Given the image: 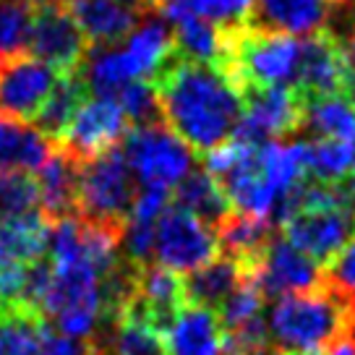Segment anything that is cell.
<instances>
[{"label":"cell","mask_w":355,"mask_h":355,"mask_svg":"<svg viewBox=\"0 0 355 355\" xmlns=\"http://www.w3.org/2000/svg\"><path fill=\"white\" fill-rule=\"evenodd\" d=\"M167 128L196 155H209L230 141L243 112V92L222 68L173 55L152 81Z\"/></svg>","instance_id":"obj_1"},{"label":"cell","mask_w":355,"mask_h":355,"mask_svg":"<svg viewBox=\"0 0 355 355\" xmlns=\"http://www.w3.org/2000/svg\"><path fill=\"white\" fill-rule=\"evenodd\" d=\"M269 343L279 355H327L355 334V293L322 285L282 295L269 311Z\"/></svg>","instance_id":"obj_2"},{"label":"cell","mask_w":355,"mask_h":355,"mask_svg":"<svg viewBox=\"0 0 355 355\" xmlns=\"http://www.w3.org/2000/svg\"><path fill=\"white\" fill-rule=\"evenodd\" d=\"M300 42L282 32L251 24L230 26V53L225 73L241 87H293L298 78Z\"/></svg>","instance_id":"obj_3"},{"label":"cell","mask_w":355,"mask_h":355,"mask_svg":"<svg viewBox=\"0 0 355 355\" xmlns=\"http://www.w3.org/2000/svg\"><path fill=\"white\" fill-rule=\"evenodd\" d=\"M136 191V178L123 157V149L112 146L78 170V217L123 230Z\"/></svg>","instance_id":"obj_4"},{"label":"cell","mask_w":355,"mask_h":355,"mask_svg":"<svg viewBox=\"0 0 355 355\" xmlns=\"http://www.w3.org/2000/svg\"><path fill=\"white\" fill-rule=\"evenodd\" d=\"M121 149L139 186L173 189L193 170V149L165 121L131 125Z\"/></svg>","instance_id":"obj_5"},{"label":"cell","mask_w":355,"mask_h":355,"mask_svg":"<svg viewBox=\"0 0 355 355\" xmlns=\"http://www.w3.org/2000/svg\"><path fill=\"white\" fill-rule=\"evenodd\" d=\"M285 238L316 264L329 266L355 235V180L350 175V196L334 207L293 211L282 222Z\"/></svg>","instance_id":"obj_6"},{"label":"cell","mask_w":355,"mask_h":355,"mask_svg":"<svg viewBox=\"0 0 355 355\" xmlns=\"http://www.w3.org/2000/svg\"><path fill=\"white\" fill-rule=\"evenodd\" d=\"M155 256L157 264L175 272V275H191L199 266L209 264L220 256L217 233L207 222L193 217L191 211L170 204L167 211L157 222L155 233Z\"/></svg>","instance_id":"obj_7"},{"label":"cell","mask_w":355,"mask_h":355,"mask_svg":"<svg viewBox=\"0 0 355 355\" xmlns=\"http://www.w3.org/2000/svg\"><path fill=\"white\" fill-rule=\"evenodd\" d=\"M303 125V97L293 87L243 89V112L233 139L243 144H266L295 133Z\"/></svg>","instance_id":"obj_8"},{"label":"cell","mask_w":355,"mask_h":355,"mask_svg":"<svg viewBox=\"0 0 355 355\" xmlns=\"http://www.w3.org/2000/svg\"><path fill=\"white\" fill-rule=\"evenodd\" d=\"M26 50L32 53V58L55 68L60 76H68L81 71L89 53V42L66 6H40L34 11Z\"/></svg>","instance_id":"obj_9"},{"label":"cell","mask_w":355,"mask_h":355,"mask_svg":"<svg viewBox=\"0 0 355 355\" xmlns=\"http://www.w3.org/2000/svg\"><path fill=\"white\" fill-rule=\"evenodd\" d=\"M128 128H131V123L118 102L92 97V100L81 102V107L76 110L66 136L60 139L58 146L84 165L89 159L100 157L102 152L121 144Z\"/></svg>","instance_id":"obj_10"},{"label":"cell","mask_w":355,"mask_h":355,"mask_svg":"<svg viewBox=\"0 0 355 355\" xmlns=\"http://www.w3.org/2000/svg\"><path fill=\"white\" fill-rule=\"evenodd\" d=\"M248 277L254 279V285L261 290L264 298H282L322 285L324 272L313 259L290 243L285 235H275L264 248V254L259 256V261L248 269Z\"/></svg>","instance_id":"obj_11"},{"label":"cell","mask_w":355,"mask_h":355,"mask_svg":"<svg viewBox=\"0 0 355 355\" xmlns=\"http://www.w3.org/2000/svg\"><path fill=\"white\" fill-rule=\"evenodd\" d=\"M60 73L32 55H16L0 63V115L13 121H34Z\"/></svg>","instance_id":"obj_12"},{"label":"cell","mask_w":355,"mask_h":355,"mask_svg":"<svg viewBox=\"0 0 355 355\" xmlns=\"http://www.w3.org/2000/svg\"><path fill=\"white\" fill-rule=\"evenodd\" d=\"M343 47L329 29L303 37L300 42V63L295 92L303 100L324 97V94H343Z\"/></svg>","instance_id":"obj_13"},{"label":"cell","mask_w":355,"mask_h":355,"mask_svg":"<svg viewBox=\"0 0 355 355\" xmlns=\"http://www.w3.org/2000/svg\"><path fill=\"white\" fill-rule=\"evenodd\" d=\"M121 53L136 81H155L175 55L173 29L162 19L144 13L139 26L123 40Z\"/></svg>","instance_id":"obj_14"},{"label":"cell","mask_w":355,"mask_h":355,"mask_svg":"<svg viewBox=\"0 0 355 355\" xmlns=\"http://www.w3.org/2000/svg\"><path fill=\"white\" fill-rule=\"evenodd\" d=\"M329 8L327 0H254L245 24L290 37H311L327 29Z\"/></svg>","instance_id":"obj_15"},{"label":"cell","mask_w":355,"mask_h":355,"mask_svg":"<svg viewBox=\"0 0 355 355\" xmlns=\"http://www.w3.org/2000/svg\"><path fill=\"white\" fill-rule=\"evenodd\" d=\"M165 355H222V327L217 313L204 306L183 303L162 332Z\"/></svg>","instance_id":"obj_16"},{"label":"cell","mask_w":355,"mask_h":355,"mask_svg":"<svg viewBox=\"0 0 355 355\" xmlns=\"http://www.w3.org/2000/svg\"><path fill=\"white\" fill-rule=\"evenodd\" d=\"M78 170L81 162L66 155L60 146H55L47 162L37 170L40 211L47 222L78 217Z\"/></svg>","instance_id":"obj_17"},{"label":"cell","mask_w":355,"mask_h":355,"mask_svg":"<svg viewBox=\"0 0 355 355\" xmlns=\"http://www.w3.org/2000/svg\"><path fill=\"white\" fill-rule=\"evenodd\" d=\"M68 13L87 37L89 44H118L139 26L141 11L115 0H66Z\"/></svg>","instance_id":"obj_18"},{"label":"cell","mask_w":355,"mask_h":355,"mask_svg":"<svg viewBox=\"0 0 355 355\" xmlns=\"http://www.w3.org/2000/svg\"><path fill=\"white\" fill-rule=\"evenodd\" d=\"M245 279H248V269L241 261L220 254L183 279V295H186V303L217 311L222 300L233 295Z\"/></svg>","instance_id":"obj_19"},{"label":"cell","mask_w":355,"mask_h":355,"mask_svg":"<svg viewBox=\"0 0 355 355\" xmlns=\"http://www.w3.org/2000/svg\"><path fill=\"white\" fill-rule=\"evenodd\" d=\"M173 37H175V50L180 58L225 71L227 53H230V26L189 16L173 24Z\"/></svg>","instance_id":"obj_20"},{"label":"cell","mask_w":355,"mask_h":355,"mask_svg":"<svg viewBox=\"0 0 355 355\" xmlns=\"http://www.w3.org/2000/svg\"><path fill=\"white\" fill-rule=\"evenodd\" d=\"M214 233H217L220 254L230 256L235 261H241L245 269H251L259 261V256L264 254L269 241L275 238V222L241 214V211H230L214 227Z\"/></svg>","instance_id":"obj_21"},{"label":"cell","mask_w":355,"mask_h":355,"mask_svg":"<svg viewBox=\"0 0 355 355\" xmlns=\"http://www.w3.org/2000/svg\"><path fill=\"white\" fill-rule=\"evenodd\" d=\"M55 144L47 141L34 125L0 115V170L37 173L53 155Z\"/></svg>","instance_id":"obj_22"},{"label":"cell","mask_w":355,"mask_h":355,"mask_svg":"<svg viewBox=\"0 0 355 355\" xmlns=\"http://www.w3.org/2000/svg\"><path fill=\"white\" fill-rule=\"evenodd\" d=\"M50 238V222L42 211L0 220V264H32L42 259Z\"/></svg>","instance_id":"obj_23"},{"label":"cell","mask_w":355,"mask_h":355,"mask_svg":"<svg viewBox=\"0 0 355 355\" xmlns=\"http://www.w3.org/2000/svg\"><path fill=\"white\" fill-rule=\"evenodd\" d=\"M87 84L78 73H68L60 76V81L55 84V89L50 92V97L44 100V105L40 107V112L34 115V128L42 133L47 141L60 144V139L66 136L68 125L73 121L76 110L81 107V102L87 100Z\"/></svg>","instance_id":"obj_24"},{"label":"cell","mask_w":355,"mask_h":355,"mask_svg":"<svg viewBox=\"0 0 355 355\" xmlns=\"http://www.w3.org/2000/svg\"><path fill=\"white\" fill-rule=\"evenodd\" d=\"M319 139H334L355 146V107L345 94L303 100V125Z\"/></svg>","instance_id":"obj_25"},{"label":"cell","mask_w":355,"mask_h":355,"mask_svg":"<svg viewBox=\"0 0 355 355\" xmlns=\"http://www.w3.org/2000/svg\"><path fill=\"white\" fill-rule=\"evenodd\" d=\"M175 207L191 211L193 217L207 222L209 227H217L230 211V201L222 193L220 183L201 167V170H191L175 186Z\"/></svg>","instance_id":"obj_26"},{"label":"cell","mask_w":355,"mask_h":355,"mask_svg":"<svg viewBox=\"0 0 355 355\" xmlns=\"http://www.w3.org/2000/svg\"><path fill=\"white\" fill-rule=\"evenodd\" d=\"M44 319L24 306L0 309V355H40Z\"/></svg>","instance_id":"obj_27"},{"label":"cell","mask_w":355,"mask_h":355,"mask_svg":"<svg viewBox=\"0 0 355 355\" xmlns=\"http://www.w3.org/2000/svg\"><path fill=\"white\" fill-rule=\"evenodd\" d=\"M355 170V146L334 139L306 141V173L319 183H343Z\"/></svg>","instance_id":"obj_28"},{"label":"cell","mask_w":355,"mask_h":355,"mask_svg":"<svg viewBox=\"0 0 355 355\" xmlns=\"http://www.w3.org/2000/svg\"><path fill=\"white\" fill-rule=\"evenodd\" d=\"M34 11L29 0H0V63L29 47Z\"/></svg>","instance_id":"obj_29"},{"label":"cell","mask_w":355,"mask_h":355,"mask_svg":"<svg viewBox=\"0 0 355 355\" xmlns=\"http://www.w3.org/2000/svg\"><path fill=\"white\" fill-rule=\"evenodd\" d=\"M40 211V186L29 170H0V220Z\"/></svg>","instance_id":"obj_30"},{"label":"cell","mask_w":355,"mask_h":355,"mask_svg":"<svg viewBox=\"0 0 355 355\" xmlns=\"http://www.w3.org/2000/svg\"><path fill=\"white\" fill-rule=\"evenodd\" d=\"M261 306H264V295H261V290L254 285V279L248 277L241 288L235 290L233 295H227V298L217 306V311H214L217 319H220L222 334L233 332L235 327H241V324L251 322L256 316H261Z\"/></svg>","instance_id":"obj_31"},{"label":"cell","mask_w":355,"mask_h":355,"mask_svg":"<svg viewBox=\"0 0 355 355\" xmlns=\"http://www.w3.org/2000/svg\"><path fill=\"white\" fill-rule=\"evenodd\" d=\"M118 105L123 107L125 118L131 125H146V123L162 121L159 100H157V89L152 81H133L118 94Z\"/></svg>","instance_id":"obj_32"},{"label":"cell","mask_w":355,"mask_h":355,"mask_svg":"<svg viewBox=\"0 0 355 355\" xmlns=\"http://www.w3.org/2000/svg\"><path fill=\"white\" fill-rule=\"evenodd\" d=\"M327 269L329 272H324V277L329 279L332 285H337L345 293H355V235Z\"/></svg>","instance_id":"obj_33"},{"label":"cell","mask_w":355,"mask_h":355,"mask_svg":"<svg viewBox=\"0 0 355 355\" xmlns=\"http://www.w3.org/2000/svg\"><path fill=\"white\" fill-rule=\"evenodd\" d=\"M40 355H97L89 340H73L60 332H44Z\"/></svg>","instance_id":"obj_34"},{"label":"cell","mask_w":355,"mask_h":355,"mask_svg":"<svg viewBox=\"0 0 355 355\" xmlns=\"http://www.w3.org/2000/svg\"><path fill=\"white\" fill-rule=\"evenodd\" d=\"M115 3L128 6V8H133V11H141V13H146V8H152V0H115Z\"/></svg>","instance_id":"obj_35"},{"label":"cell","mask_w":355,"mask_h":355,"mask_svg":"<svg viewBox=\"0 0 355 355\" xmlns=\"http://www.w3.org/2000/svg\"><path fill=\"white\" fill-rule=\"evenodd\" d=\"M29 3H32V6H37V8H40V6H63L66 0H29Z\"/></svg>","instance_id":"obj_36"},{"label":"cell","mask_w":355,"mask_h":355,"mask_svg":"<svg viewBox=\"0 0 355 355\" xmlns=\"http://www.w3.org/2000/svg\"><path fill=\"white\" fill-rule=\"evenodd\" d=\"M332 8H347V6H353L355 0H327Z\"/></svg>","instance_id":"obj_37"}]
</instances>
